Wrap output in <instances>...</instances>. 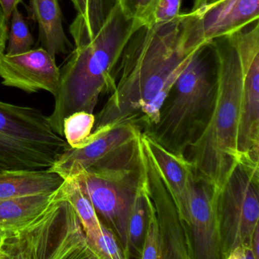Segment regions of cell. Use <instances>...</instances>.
I'll return each instance as SVG.
<instances>
[{
	"label": "cell",
	"instance_id": "9c48e42d",
	"mask_svg": "<svg viewBox=\"0 0 259 259\" xmlns=\"http://www.w3.org/2000/svg\"><path fill=\"white\" fill-rule=\"evenodd\" d=\"M145 154L148 194L160 227L163 259H193L189 228L182 220L172 195L155 165L146 151Z\"/></svg>",
	"mask_w": 259,
	"mask_h": 259
},
{
	"label": "cell",
	"instance_id": "5bb4252c",
	"mask_svg": "<svg viewBox=\"0 0 259 259\" xmlns=\"http://www.w3.org/2000/svg\"><path fill=\"white\" fill-rule=\"evenodd\" d=\"M207 43L231 35L259 19V0H220L196 12Z\"/></svg>",
	"mask_w": 259,
	"mask_h": 259
},
{
	"label": "cell",
	"instance_id": "5b68a950",
	"mask_svg": "<svg viewBox=\"0 0 259 259\" xmlns=\"http://www.w3.org/2000/svg\"><path fill=\"white\" fill-rule=\"evenodd\" d=\"M210 43L200 48L172 86L160 120L148 132L160 145L186 154L210 114L216 90V61Z\"/></svg>",
	"mask_w": 259,
	"mask_h": 259
},
{
	"label": "cell",
	"instance_id": "52a82bcc",
	"mask_svg": "<svg viewBox=\"0 0 259 259\" xmlns=\"http://www.w3.org/2000/svg\"><path fill=\"white\" fill-rule=\"evenodd\" d=\"M69 148L41 110L0 101V167L4 170L49 169Z\"/></svg>",
	"mask_w": 259,
	"mask_h": 259
},
{
	"label": "cell",
	"instance_id": "f1b7e54d",
	"mask_svg": "<svg viewBox=\"0 0 259 259\" xmlns=\"http://www.w3.org/2000/svg\"><path fill=\"white\" fill-rule=\"evenodd\" d=\"M251 248L255 259H259V226L254 230V235L251 239Z\"/></svg>",
	"mask_w": 259,
	"mask_h": 259
},
{
	"label": "cell",
	"instance_id": "ffe728a7",
	"mask_svg": "<svg viewBox=\"0 0 259 259\" xmlns=\"http://www.w3.org/2000/svg\"><path fill=\"white\" fill-rule=\"evenodd\" d=\"M95 116L84 111L75 112L63 120V136L72 148H81L86 145L95 127Z\"/></svg>",
	"mask_w": 259,
	"mask_h": 259
},
{
	"label": "cell",
	"instance_id": "d4e9b609",
	"mask_svg": "<svg viewBox=\"0 0 259 259\" xmlns=\"http://www.w3.org/2000/svg\"><path fill=\"white\" fill-rule=\"evenodd\" d=\"M122 10L130 17L147 24L157 0H118Z\"/></svg>",
	"mask_w": 259,
	"mask_h": 259
},
{
	"label": "cell",
	"instance_id": "7a4b0ae2",
	"mask_svg": "<svg viewBox=\"0 0 259 259\" xmlns=\"http://www.w3.org/2000/svg\"><path fill=\"white\" fill-rule=\"evenodd\" d=\"M125 14L118 0H89L69 27L75 48L60 69L55 104L48 116L61 137L63 120L75 112L93 113L100 96L116 89V70L134 33L144 25Z\"/></svg>",
	"mask_w": 259,
	"mask_h": 259
},
{
	"label": "cell",
	"instance_id": "e575fe53",
	"mask_svg": "<svg viewBox=\"0 0 259 259\" xmlns=\"http://www.w3.org/2000/svg\"><path fill=\"white\" fill-rule=\"evenodd\" d=\"M0 51H1V45H0Z\"/></svg>",
	"mask_w": 259,
	"mask_h": 259
},
{
	"label": "cell",
	"instance_id": "83f0119b",
	"mask_svg": "<svg viewBox=\"0 0 259 259\" xmlns=\"http://www.w3.org/2000/svg\"><path fill=\"white\" fill-rule=\"evenodd\" d=\"M9 26L5 20V16L0 7V44L6 48L8 38Z\"/></svg>",
	"mask_w": 259,
	"mask_h": 259
},
{
	"label": "cell",
	"instance_id": "d6986e66",
	"mask_svg": "<svg viewBox=\"0 0 259 259\" xmlns=\"http://www.w3.org/2000/svg\"><path fill=\"white\" fill-rule=\"evenodd\" d=\"M150 200L147 182V184L138 192L130 212L128 224V258L132 257L141 258L148 223Z\"/></svg>",
	"mask_w": 259,
	"mask_h": 259
},
{
	"label": "cell",
	"instance_id": "4fadbf2b",
	"mask_svg": "<svg viewBox=\"0 0 259 259\" xmlns=\"http://www.w3.org/2000/svg\"><path fill=\"white\" fill-rule=\"evenodd\" d=\"M141 139L145 151L170 192L182 220L189 228V193L194 179L192 163L183 154L160 145L148 132L142 133Z\"/></svg>",
	"mask_w": 259,
	"mask_h": 259
},
{
	"label": "cell",
	"instance_id": "30bf717a",
	"mask_svg": "<svg viewBox=\"0 0 259 259\" xmlns=\"http://www.w3.org/2000/svg\"><path fill=\"white\" fill-rule=\"evenodd\" d=\"M0 78L7 87L28 94L45 91L54 97L60 85V69L56 57L40 48L17 55L3 54Z\"/></svg>",
	"mask_w": 259,
	"mask_h": 259
},
{
	"label": "cell",
	"instance_id": "7c38bea8",
	"mask_svg": "<svg viewBox=\"0 0 259 259\" xmlns=\"http://www.w3.org/2000/svg\"><path fill=\"white\" fill-rule=\"evenodd\" d=\"M216 192L194 176L189 193V233L193 259H221Z\"/></svg>",
	"mask_w": 259,
	"mask_h": 259
},
{
	"label": "cell",
	"instance_id": "44dd1931",
	"mask_svg": "<svg viewBox=\"0 0 259 259\" xmlns=\"http://www.w3.org/2000/svg\"><path fill=\"white\" fill-rule=\"evenodd\" d=\"M10 22L7 54L17 55L31 51L34 44V37L18 7L13 10Z\"/></svg>",
	"mask_w": 259,
	"mask_h": 259
},
{
	"label": "cell",
	"instance_id": "d6a6232c",
	"mask_svg": "<svg viewBox=\"0 0 259 259\" xmlns=\"http://www.w3.org/2000/svg\"><path fill=\"white\" fill-rule=\"evenodd\" d=\"M4 232L0 231V245H1V241H2L3 235H4Z\"/></svg>",
	"mask_w": 259,
	"mask_h": 259
},
{
	"label": "cell",
	"instance_id": "603a6c76",
	"mask_svg": "<svg viewBox=\"0 0 259 259\" xmlns=\"http://www.w3.org/2000/svg\"><path fill=\"white\" fill-rule=\"evenodd\" d=\"M101 234L90 241L98 259H124L123 251L113 232L101 222Z\"/></svg>",
	"mask_w": 259,
	"mask_h": 259
},
{
	"label": "cell",
	"instance_id": "1f68e13d",
	"mask_svg": "<svg viewBox=\"0 0 259 259\" xmlns=\"http://www.w3.org/2000/svg\"><path fill=\"white\" fill-rule=\"evenodd\" d=\"M218 1H220V0H207V4H206L205 6H210L213 5V4H216V3H218Z\"/></svg>",
	"mask_w": 259,
	"mask_h": 259
},
{
	"label": "cell",
	"instance_id": "f546056e",
	"mask_svg": "<svg viewBox=\"0 0 259 259\" xmlns=\"http://www.w3.org/2000/svg\"><path fill=\"white\" fill-rule=\"evenodd\" d=\"M76 10L77 14L84 13L87 9L89 0H71Z\"/></svg>",
	"mask_w": 259,
	"mask_h": 259
},
{
	"label": "cell",
	"instance_id": "4316f807",
	"mask_svg": "<svg viewBox=\"0 0 259 259\" xmlns=\"http://www.w3.org/2000/svg\"><path fill=\"white\" fill-rule=\"evenodd\" d=\"M21 2L22 0H0V7L2 9L3 13L5 16L6 22L8 26L13 10L17 8Z\"/></svg>",
	"mask_w": 259,
	"mask_h": 259
},
{
	"label": "cell",
	"instance_id": "3957f363",
	"mask_svg": "<svg viewBox=\"0 0 259 259\" xmlns=\"http://www.w3.org/2000/svg\"><path fill=\"white\" fill-rule=\"evenodd\" d=\"M216 61V90L210 114L191 144L189 160L195 178L204 180L218 192L239 163L238 125L242 95L239 57L228 37L210 42Z\"/></svg>",
	"mask_w": 259,
	"mask_h": 259
},
{
	"label": "cell",
	"instance_id": "ac0fdd59",
	"mask_svg": "<svg viewBox=\"0 0 259 259\" xmlns=\"http://www.w3.org/2000/svg\"><path fill=\"white\" fill-rule=\"evenodd\" d=\"M57 192L60 197L72 204L82 224L89 242L99 236L102 231L101 220L76 178L69 177L64 180Z\"/></svg>",
	"mask_w": 259,
	"mask_h": 259
},
{
	"label": "cell",
	"instance_id": "6da1fadb",
	"mask_svg": "<svg viewBox=\"0 0 259 259\" xmlns=\"http://www.w3.org/2000/svg\"><path fill=\"white\" fill-rule=\"evenodd\" d=\"M204 41L196 13L144 24L127 43L116 70V89L95 118V128L132 121L139 113L157 125L172 86Z\"/></svg>",
	"mask_w": 259,
	"mask_h": 259
},
{
	"label": "cell",
	"instance_id": "484cf974",
	"mask_svg": "<svg viewBox=\"0 0 259 259\" xmlns=\"http://www.w3.org/2000/svg\"><path fill=\"white\" fill-rule=\"evenodd\" d=\"M226 259H255L250 247L237 246L230 251Z\"/></svg>",
	"mask_w": 259,
	"mask_h": 259
},
{
	"label": "cell",
	"instance_id": "836d02e7",
	"mask_svg": "<svg viewBox=\"0 0 259 259\" xmlns=\"http://www.w3.org/2000/svg\"><path fill=\"white\" fill-rule=\"evenodd\" d=\"M4 169H2V168L0 167V172H3V171H4Z\"/></svg>",
	"mask_w": 259,
	"mask_h": 259
},
{
	"label": "cell",
	"instance_id": "277c9868",
	"mask_svg": "<svg viewBox=\"0 0 259 259\" xmlns=\"http://www.w3.org/2000/svg\"><path fill=\"white\" fill-rule=\"evenodd\" d=\"M138 137L75 177L98 218L116 236L128 258V224L138 192L147 184L146 154Z\"/></svg>",
	"mask_w": 259,
	"mask_h": 259
},
{
	"label": "cell",
	"instance_id": "2e32d148",
	"mask_svg": "<svg viewBox=\"0 0 259 259\" xmlns=\"http://www.w3.org/2000/svg\"><path fill=\"white\" fill-rule=\"evenodd\" d=\"M63 181V177L49 169L4 170L0 172V199L52 193Z\"/></svg>",
	"mask_w": 259,
	"mask_h": 259
},
{
	"label": "cell",
	"instance_id": "8992f818",
	"mask_svg": "<svg viewBox=\"0 0 259 259\" xmlns=\"http://www.w3.org/2000/svg\"><path fill=\"white\" fill-rule=\"evenodd\" d=\"M0 259H98L72 204L57 190L32 221L6 232Z\"/></svg>",
	"mask_w": 259,
	"mask_h": 259
},
{
	"label": "cell",
	"instance_id": "7402d4cb",
	"mask_svg": "<svg viewBox=\"0 0 259 259\" xmlns=\"http://www.w3.org/2000/svg\"><path fill=\"white\" fill-rule=\"evenodd\" d=\"M142 259H163V240L151 199L149 202L148 219L142 247Z\"/></svg>",
	"mask_w": 259,
	"mask_h": 259
},
{
	"label": "cell",
	"instance_id": "9a60e30c",
	"mask_svg": "<svg viewBox=\"0 0 259 259\" xmlns=\"http://www.w3.org/2000/svg\"><path fill=\"white\" fill-rule=\"evenodd\" d=\"M30 14L38 25L42 48L53 57L66 54L70 42L63 28L58 0H29Z\"/></svg>",
	"mask_w": 259,
	"mask_h": 259
},
{
	"label": "cell",
	"instance_id": "cb8c5ba5",
	"mask_svg": "<svg viewBox=\"0 0 259 259\" xmlns=\"http://www.w3.org/2000/svg\"><path fill=\"white\" fill-rule=\"evenodd\" d=\"M183 0H157L148 23L171 22L180 16Z\"/></svg>",
	"mask_w": 259,
	"mask_h": 259
},
{
	"label": "cell",
	"instance_id": "4dcf8cb0",
	"mask_svg": "<svg viewBox=\"0 0 259 259\" xmlns=\"http://www.w3.org/2000/svg\"><path fill=\"white\" fill-rule=\"evenodd\" d=\"M207 0H194L192 12H196L207 4Z\"/></svg>",
	"mask_w": 259,
	"mask_h": 259
},
{
	"label": "cell",
	"instance_id": "e0dca14e",
	"mask_svg": "<svg viewBox=\"0 0 259 259\" xmlns=\"http://www.w3.org/2000/svg\"><path fill=\"white\" fill-rule=\"evenodd\" d=\"M55 193L0 199V231H15L29 224L48 207Z\"/></svg>",
	"mask_w": 259,
	"mask_h": 259
},
{
	"label": "cell",
	"instance_id": "ba28073f",
	"mask_svg": "<svg viewBox=\"0 0 259 259\" xmlns=\"http://www.w3.org/2000/svg\"><path fill=\"white\" fill-rule=\"evenodd\" d=\"M258 186V165L239 162L217 192L221 259L227 258L236 247L251 248L254 230L259 226Z\"/></svg>",
	"mask_w": 259,
	"mask_h": 259
},
{
	"label": "cell",
	"instance_id": "8fae6325",
	"mask_svg": "<svg viewBox=\"0 0 259 259\" xmlns=\"http://www.w3.org/2000/svg\"><path fill=\"white\" fill-rule=\"evenodd\" d=\"M141 133L139 125L132 121L95 128L84 147L68 148L49 170L57 172L63 180L75 177Z\"/></svg>",
	"mask_w": 259,
	"mask_h": 259
}]
</instances>
